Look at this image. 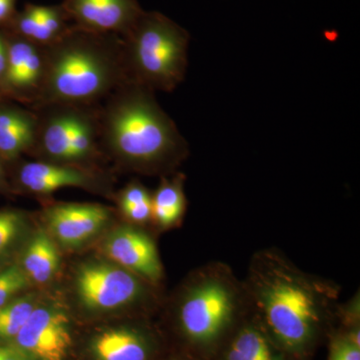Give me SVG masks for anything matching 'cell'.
I'll return each instance as SVG.
<instances>
[{
    "label": "cell",
    "mask_w": 360,
    "mask_h": 360,
    "mask_svg": "<svg viewBox=\"0 0 360 360\" xmlns=\"http://www.w3.org/2000/svg\"><path fill=\"white\" fill-rule=\"evenodd\" d=\"M7 63V44L6 34L0 30V91L4 84V75H6ZM2 94V91H1Z\"/></svg>",
    "instance_id": "27"
},
{
    "label": "cell",
    "mask_w": 360,
    "mask_h": 360,
    "mask_svg": "<svg viewBox=\"0 0 360 360\" xmlns=\"http://www.w3.org/2000/svg\"><path fill=\"white\" fill-rule=\"evenodd\" d=\"M30 283V278L20 265H11L0 270V307L18 297Z\"/></svg>",
    "instance_id": "23"
},
{
    "label": "cell",
    "mask_w": 360,
    "mask_h": 360,
    "mask_svg": "<svg viewBox=\"0 0 360 360\" xmlns=\"http://www.w3.org/2000/svg\"><path fill=\"white\" fill-rule=\"evenodd\" d=\"M110 219V210L96 203H56L44 212L49 231L65 248L84 245L103 231Z\"/></svg>",
    "instance_id": "12"
},
{
    "label": "cell",
    "mask_w": 360,
    "mask_h": 360,
    "mask_svg": "<svg viewBox=\"0 0 360 360\" xmlns=\"http://www.w3.org/2000/svg\"><path fill=\"white\" fill-rule=\"evenodd\" d=\"M72 345L70 319L56 307L33 310L14 338V347L33 360H65Z\"/></svg>",
    "instance_id": "10"
},
{
    "label": "cell",
    "mask_w": 360,
    "mask_h": 360,
    "mask_svg": "<svg viewBox=\"0 0 360 360\" xmlns=\"http://www.w3.org/2000/svg\"><path fill=\"white\" fill-rule=\"evenodd\" d=\"M16 2L18 0H0V30H6L18 13Z\"/></svg>",
    "instance_id": "25"
},
{
    "label": "cell",
    "mask_w": 360,
    "mask_h": 360,
    "mask_svg": "<svg viewBox=\"0 0 360 360\" xmlns=\"http://www.w3.org/2000/svg\"><path fill=\"white\" fill-rule=\"evenodd\" d=\"M97 360H148L150 343L137 329L120 328L99 333L91 343Z\"/></svg>",
    "instance_id": "17"
},
{
    "label": "cell",
    "mask_w": 360,
    "mask_h": 360,
    "mask_svg": "<svg viewBox=\"0 0 360 360\" xmlns=\"http://www.w3.org/2000/svg\"><path fill=\"white\" fill-rule=\"evenodd\" d=\"M104 156L141 174H174L189 155L188 144L161 108L155 92L127 82L98 106Z\"/></svg>",
    "instance_id": "2"
},
{
    "label": "cell",
    "mask_w": 360,
    "mask_h": 360,
    "mask_svg": "<svg viewBox=\"0 0 360 360\" xmlns=\"http://www.w3.org/2000/svg\"><path fill=\"white\" fill-rule=\"evenodd\" d=\"M37 127V113L32 108L8 99L0 103V156L6 162L30 155Z\"/></svg>",
    "instance_id": "14"
},
{
    "label": "cell",
    "mask_w": 360,
    "mask_h": 360,
    "mask_svg": "<svg viewBox=\"0 0 360 360\" xmlns=\"http://www.w3.org/2000/svg\"><path fill=\"white\" fill-rule=\"evenodd\" d=\"M44 47V84L32 108L45 104L97 106L127 82L120 35L72 25Z\"/></svg>",
    "instance_id": "3"
},
{
    "label": "cell",
    "mask_w": 360,
    "mask_h": 360,
    "mask_svg": "<svg viewBox=\"0 0 360 360\" xmlns=\"http://www.w3.org/2000/svg\"><path fill=\"white\" fill-rule=\"evenodd\" d=\"M103 250L111 262L160 286L163 266L155 239L139 226H120L104 241Z\"/></svg>",
    "instance_id": "11"
},
{
    "label": "cell",
    "mask_w": 360,
    "mask_h": 360,
    "mask_svg": "<svg viewBox=\"0 0 360 360\" xmlns=\"http://www.w3.org/2000/svg\"><path fill=\"white\" fill-rule=\"evenodd\" d=\"M330 360H360V345L347 336L340 335L333 342Z\"/></svg>",
    "instance_id": "24"
},
{
    "label": "cell",
    "mask_w": 360,
    "mask_h": 360,
    "mask_svg": "<svg viewBox=\"0 0 360 360\" xmlns=\"http://www.w3.org/2000/svg\"><path fill=\"white\" fill-rule=\"evenodd\" d=\"M277 348L250 309L227 340L224 360H281Z\"/></svg>",
    "instance_id": "16"
},
{
    "label": "cell",
    "mask_w": 360,
    "mask_h": 360,
    "mask_svg": "<svg viewBox=\"0 0 360 360\" xmlns=\"http://www.w3.org/2000/svg\"><path fill=\"white\" fill-rule=\"evenodd\" d=\"M60 265V257L56 243L46 231H40L30 239L21 258V269L30 281L35 283H49Z\"/></svg>",
    "instance_id": "19"
},
{
    "label": "cell",
    "mask_w": 360,
    "mask_h": 360,
    "mask_svg": "<svg viewBox=\"0 0 360 360\" xmlns=\"http://www.w3.org/2000/svg\"><path fill=\"white\" fill-rule=\"evenodd\" d=\"M6 161L0 156V189H4L7 186L6 172Z\"/></svg>",
    "instance_id": "28"
},
{
    "label": "cell",
    "mask_w": 360,
    "mask_h": 360,
    "mask_svg": "<svg viewBox=\"0 0 360 360\" xmlns=\"http://www.w3.org/2000/svg\"><path fill=\"white\" fill-rule=\"evenodd\" d=\"M37 305V297L30 293L0 307V343L14 340Z\"/></svg>",
    "instance_id": "21"
},
{
    "label": "cell",
    "mask_w": 360,
    "mask_h": 360,
    "mask_svg": "<svg viewBox=\"0 0 360 360\" xmlns=\"http://www.w3.org/2000/svg\"><path fill=\"white\" fill-rule=\"evenodd\" d=\"M98 106L45 104L37 113V160L94 168L104 158L99 141Z\"/></svg>",
    "instance_id": "6"
},
{
    "label": "cell",
    "mask_w": 360,
    "mask_h": 360,
    "mask_svg": "<svg viewBox=\"0 0 360 360\" xmlns=\"http://www.w3.org/2000/svg\"><path fill=\"white\" fill-rule=\"evenodd\" d=\"M15 184L20 191L33 195L46 196L65 187L90 191L108 189V179L96 168L49 161H25L15 170Z\"/></svg>",
    "instance_id": "9"
},
{
    "label": "cell",
    "mask_w": 360,
    "mask_h": 360,
    "mask_svg": "<svg viewBox=\"0 0 360 360\" xmlns=\"http://www.w3.org/2000/svg\"><path fill=\"white\" fill-rule=\"evenodd\" d=\"M189 33L156 11H143L122 37L127 82L151 91L172 92L186 77Z\"/></svg>",
    "instance_id": "5"
},
{
    "label": "cell",
    "mask_w": 360,
    "mask_h": 360,
    "mask_svg": "<svg viewBox=\"0 0 360 360\" xmlns=\"http://www.w3.org/2000/svg\"><path fill=\"white\" fill-rule=\"evenodd\" d=\"M170 304L180 335L202 350L229 340L250 311L243 279L222 262H207L193 270Z\"/></svg>",
    "instance_id": "4"
},
{
    "label": "cell",
    "mask_w": 360,
    "mask_h": 360,
    "mask_svg": "<svg viewBox=\"0 0 360 360\" xmlns=\"http://www.w3.org/2000/svg\"><path fill=\"white\" fill-rule=\"evenodd\" d=\"M7 44L1 91L8 101L32 108L39 101L45 71L44 47L4 30Z\"/></svg>",
    "instance_id": "8"
},
{
    "label": "cell",
    "mask_w": 360,
    "mask_h": 360,
    "mask_svg": "<svg viewBox=\"0 0 360 360\" xmlns=\"http://www.w3.org/2000/svg\"><path fill=\"white\" fill-rule=\"evenodd\" d=\"M158 286L115 264L89 262L78 267L75 288L78 300L92 311L150 307Z\"/></svg>",
    "instance_id": "7"
},
{
    "label": "cell",
    "mask_w": 360,
    "mask_h": 360,
    "mask_svg": "<svg viewBox=\"0 0 360 360\" xmlns=\"http://www.w3.org/2000/svg\"><path fill=\"white\" fill-rule=\"evenodd\" d=\"M153 193L141 182L134 180L129 182L118 194V205L123 217L130 224L142 225L151 222Z\"/></svg>",
    "instance_id": "20"
},
{
    "label": "cell",
    "mask_w": 360,
    "mask_h": 360,
    "mask_svg": "<svg viewBox=\"0 0 360 360\" xmlns=\"http://www.w3.org/2000/svg\"><path fill=\"white\" fill-rule=\"evenodd\" d=\"M72 25L61 4H25L16 13L6 32L46 46L58 39Z\"/></svg>",
    "instance_id": "15"
},
{
    "label": "cell",
    "mask_w": 360,
    "mask_h": 360,
    "mask_svg": "<svg viewBox=\"0 0 360 360\" xmlns=\"http://www.w3.org/2000/svg\"><path fill=\"white\" fill-rule=\"evenodd\" d=\"M4 101H6V98L4 96V94H1V91H0V103Z\"/></svg>",
    "instance_id": "29"
},
{
    "label": "cell",
    "mask_w": 360,
    "mask_h": 360,
    "mask_svg": "<svg viewBox=\"0 0 360 360\" xmlns=\"http://www.w3.org/2000/svg\"><path fill=\"white\" fill-rule=\"evenodd\" d=\"M186 175L181 172L161 176L160 186L151 195V222L160 231L179 226L186 215Z\"/></svg>",
    "instance_id": "18"
},
{
    "label": "cell",
    "mask_w": 360,
    "mask_h": 360,
    "mask_svg": "<svg viewBox=\"0 0 360 360\" xmlns=\"http://www.w3.org/2000/svg\"><path fill=\"white\" fill-rule=\"evenodd\" d=\"M25 219L18 210H0V262L15 248L25 229Z\"/></svg>",
    "instance_id": "22"
},
{
    "label": "cell",
    "mask_w": 360,
    "mask_h": 360,
    "mask_svg": "<svg viewBox=\"0 0 360 360\" xmlns=\"http://www.w3.org/2000/svg\"><path fill=\"white\" fill-rule=\"evenodd\" d=\"M61 6L73 25L120 37L144 11L137 0H63Z\"/></svg>",
    "instance_id": "13"
},
{
    "label": "cell",
    "mask_w": 360,
    "mask_h": 360,
    "mask_svg": "<svg viewBox=\"0 0 360 360\" xmlns=\"http://www.w3.org/2000/svg\"><path fill=\"white\" fill-rule=\"evenodd\" d=\"M243 281L251 311L288 354H304L335 321L340 286L300 269L278 248L253 253Z\"/></svg>",
    "instance_id": "1"
},
{
    "label": "cell",
    "mask_w": 360,
    "mask_h": 360,
    "mask_svg": "<svg viewBox=\"0 0 360 360\" xmlns=\"http://www.w3.org/2000/svg\"><path fill=\"white\" fill-rule=\"evenodd\" d=\"M0 360H33L14 345H0Z\"/></svg>",
    "instance_id": "26"
}]
</instances>
